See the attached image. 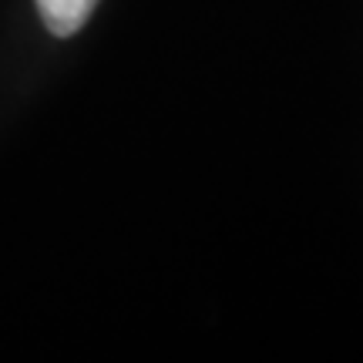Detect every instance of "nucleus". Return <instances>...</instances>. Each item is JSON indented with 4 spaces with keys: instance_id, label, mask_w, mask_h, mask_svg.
<instances>
[{
    "instance_id": "nucleus-1",
    "label": "nucleus",
    "mask_w": 363,
    "mask_h": 363,
    "mask_svg": "<svg viewBox=\"0 0 363 363\" xmlns=\"http://www.w3.org/2000/svg\"><path fill=\"white\" fill-rule=\"evenodd\" d=\"M94 4L98 0H38V11L51 34L71 38V34H78L81 27H84V21L94 11Z\"/></svg>"
}]
</instances>
